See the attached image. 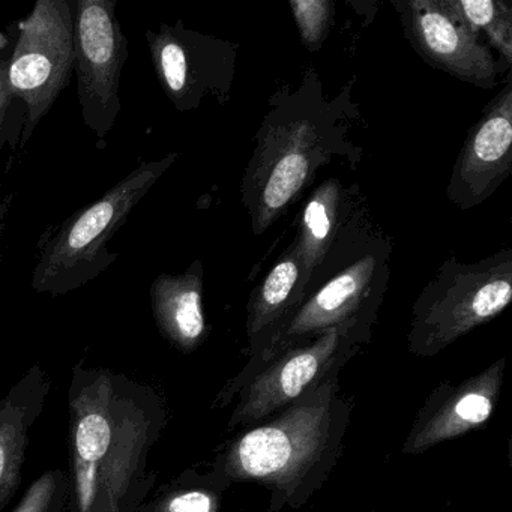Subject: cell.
<instances>
[{"label":"cell","instance_id":"18","mask_svg":"<svg viewBox=\"0 0 512 512\" xmlns=\"http://www.w3.org/2000/svg\"><path fill=\"white\" fill-rule=\"evenodd\" d=\"M227 484L211 470H187L140 512H223Z\"/></svg>","mask_w":512,"mask_h":512},{"label":"cell","instance_id":"13","mask_svg":"<svg viewBox=\"0 0 512 512\" xmlns=\"http://www.w3.org/2000/svg\"><path fill=\"white\" fill-rule=\"evenodd\" d=\"M512 173V86L506 83L470 128L452 167L446 196L461 211L496 193Z\"/></svg>","mask_w":512,"mask_h":512},{"label":"cell","instance_id":"7","mask_svg":"<svg viewBox=\"0 0 512 512\" xmlns=\"http://www.w3.org/2000/svg\"><path fill=\"white\" fill-rule=\"evenodd\" d=\"M16 29L8 82L25 106V146L73 77V0H38Z\"/></svg>","mask_w":512,"mask_h":512},{"label":"cell","instance_id":"20","mask_svg":"<svg viewBox=\"0 0 512 512\" xmlns=\"http://www.w3.org/2000/svg\"><path fill=\"white\" fill-rule=\"evenodd\" d=\"M13 46L14 40L11 35L0 32V152L5 145L16 148L25 128V106L14 97L8 82V67Z\"/></svg>","mask_w":512,"mask_h":512},{"label":"cell","instance_id":"24","mask_svg":"<svg viewBox=\"0 0 512 512\" xmlns=\"http://www.w3.org/2000/svg\"><path fill=\"white\" fill-rule=\"evenodd\" d=\"M434 512H440V511H434Z\"/></svg>","mask_w":512,"mask_h":512},{"label":"cell","instance_id":"3","mask_svg":"<svg viewBox=\"0 0 512 512\" xmlns=\"http://www.w3.org/2000/svg\"><path fill=\"white\" fill-rule=\"evenodd\" d=\"M331 371L281 412L238 431L212 460L227 484L254 482L269 494V511H298L322 490L344 455L355 403Z\"/></svg>","mask_w":512,"mask_h":512},{"label":"cell","instance_id":"12","mask_svg":"<svg viewBox=\"0 0 512 512\" xmlns=\"http://www.w3.org/2000/svg\"><path fill=\"white\" fill-rule=\"evenodd\" d=\"M506 359L499 358L460 383L437 385L425 398L404 440V455H421L434 446L484 427L502 394Z\"/></svg>","mask_w":512,"mask_h":512},{"label":"cell","instance_id":"5","mask_svg":"<svg viewBox=\"0 0 512 512\" xmlns=\"http://www.w3.org/2000/svg\"><path fill=\"white\" fill-rule=\"evenodd\" d=\"M389 260L391 242L380 233H371L362 250L305 299L262 355L247 361L242 370L218 391L212 407H229L239 391L272 359L287 349L314 340L323 332L337 328L373 331L391 278Z\"/></svg>","mask_w":512,"mask_h":512},{"label":"cell","instance_id":"6","mask_svg":"<svg viewBox=\"0 0 512 512\" xmlns=\"http://www.w3.org/2000/svg\"><path fill=\"white\" fill-rule=\"evenodd\" d=\"M511 299V248L470 265L449 257L413 304L407 350L433 358L502 314Z\"/></svg>","mask_w":512,"mask_h":512},{"label":"cell","instance_id":"2","mask_svg":"<svg viewBox=\"0 0 512 512\" xmlns=\"http://www.w3.org/2000/svg\"><path fill=\"white\" fill-rule=\"evenodd\" d=\"M350 89L326 100L310 67L298 86H281L272 95L241 185L254 235L283 217L323 167L344 160L353 169L361 161V148L350 139L359 116Z\"/></svg>","mask_w":512,"mask_h":512},{"label":"cell","instance_id":"16","mask_svg":"<svg viewBox=\"0 0 512 512\" xmlns=\"http://www.w3.org/2000/svg\"><path fill=\"white\" fill-rule=\"evenodd\" d=\"M205 269L194 260L182 274H160L151 284V307L160 334L182 353H193L209 335L203 308Z\"/></svg>","mask_w":512,"mask_h":512},{"label":"cell","instance_id":"19","mask_svg":"<svg viewBox=\"0 0 512 512\" xmlns=\"http://www.w3.org/2000/svg\"><path fill=\"white\" fill-rule=\"evenodd\" d=\"M458 16L512 67V8L503 0H449Z\"/></svg>","mask_w":512,"mask_h":512},{"label":"cell","instance_id":"14","mask_svg":"<svg viewBox=\"0 0 512 512\" xmlns=\"http://www.w3.org/2000/svg\"><path fill=\"white\" fill-rule=\"evenodd\" d=\"M50 392L52 379L35 364L0 398V511L19 490L29 434L43 415Z\"/></svg>","mask_w":512,"mask_h":512},{"label":"cell","instance_id":"21","mask_svg":"<svg viewBox=\"0 0 512 512\" xmlns=\"http://www.w3.org/2000/svg\"><path fill=\"white\" fill-rule=\"evenodd\" d=\"M70 475L62 469L46 470L29 485L13 512H68Z\"/></svg>","mask_w":512,"mask_h":512},{"label":"cell","instance_id":"15","mask_svg":"<svg viewBox=\"0 0 512 512\" xmlns=\"http://www.w3.org/2000/svg\"><path fill=\"white\" fill-rule=\"evenodd\" d=\"M358 185L340 179L323 182L311 194L299 220L295 245L301 260V292L305 299L317 290L323 262L358 211Z\"/></svg>","mask_w":512,"mask_h":512},{"label":"cell","instance_id":"4","mask_svg":"<svg viewBox=\"0 0 512 512\" xmlns=\"http://www.w3.org/2000/svg\"><path fill=\"white\" fill-rule=\"evenodd\" d=\"M178 157L173 152L160 160L145 161L100 199L44 236L32 272V289L52 296L67 295L106 272L119 259L118 253L109 250L110 242Z\"/></svg>","mask_w":512,"mask_h":512},{"label":"cell","instance_id":"22","mask_svg":"<svg viewBox=\"0 0 512 512\" xmlns=\"http://www.w3.org/2000/svg\"><path fill=\"white\" fill-rule=\"evenodd\" d=\"M299 37L308 52L322 49L334 26L335 4L331 0H293L290 2Z\"/></svg>","mask_w":512,"mask_h":512},{"label":"cell","instance_id":"17","mask_svg":"<svg viewBox=\"0 0 512 512\" xmlns=\"http://www.w3.org/2000/svg\"><path fill=\"white\" fill-rule=\"evenodd\" d=\"M302 304L301 260L292 242L248 299V361L262 355Z\"/></svg>","mask_w":512,"mask_h":512},{"label":"cell","instance_id":"11","mask_svg":"<svg viewBox=\"0 0 512 512\" xmlns=\"http://www.w3.org/2000/svg\"><path fill=\"white\" fill-rule=\"evenodd\" d=\"M155 76L179 112L199 109L203 98L221 103L229 97L236 67V47L227 41L191 31L178 22L146 31Z\"/></svg>","mask_w":512,"mask_h":512},{"label":"cell","instance_id":"23","mask_svg":"<svg viewBox=\"0 0 512 512\" xmlns=\"http://www.w3.org/2000/svg\"><path fill=\"white\" fill-rule=\"evenodd\" d=\"M13 194H7L0 200V268H2V233H4L5 220H7L8 212L13 205Z\"/></svg>","mask_w":512,"mask_h":512},{"label":"cell","instance_id":"8","mask_svg":"<svg viewBox=\"0 0 512 512\" xmlns=\"http://www.w3.org/2000/svg\"><path fill=\"white\" fill-rule=\"evenodd\" d=\"M371 334L365 328L331 329L272 359L236 395L226 431L254 427L286 409L331 371L346 367L370 343Z\"/></svg>","mask_w":512,"mask_h":512},{"label":"cell","instance_id":"9","mask_svg":"<svg viewBox=\"0 0 512 512\" xmlns=\"http://www.w3.org/2000/svg\"><path fill=\"white\" fill-rule=\"evenodd\" d=\"M116 5V0H73L77 95L83 122L101 146L121 113L119 89L128 59Z\"/></svg>","mask_w":512,"mask_h":512},{"label":"cell","instance_id":"10","mask_svg":"<svg viewBox=\"0 0 512 512\" xmlns=\"http://www.w3.org/2000/svg\"><path fill=\"white\" fill-rule=\"evenodd\" d=\"M392 5L404 37L434 70L481 89L496 88L500 76L511 70L496 59L487 41L458 16L449 0H400Z\"/></svg>","mask_w":512,"mask_h":512},{"label":"cell","instance_id":"1","mask_svg":"<svg viewBox=\"0 0 512 512\" xmlns=\"http://www.w3.org/2000/svg\"><path fill=\"white\" fill-rule=\"evenodd\" d=\"M68 512H140L157 482L149 457L169 410L148 383L79 362L68 391Z\"/></svg>","mask_w":512,"mask_h":512}]
</instances>
